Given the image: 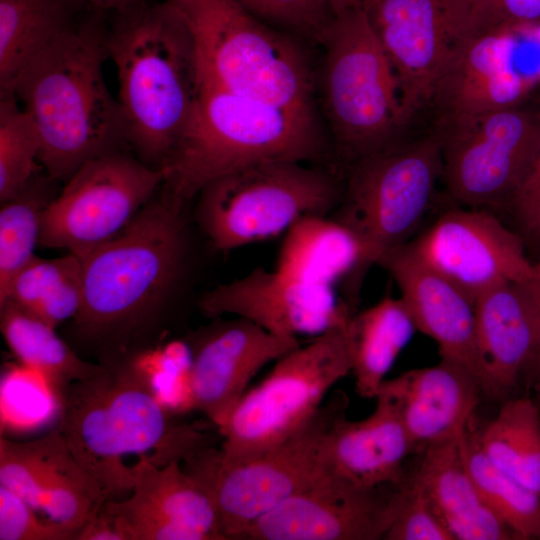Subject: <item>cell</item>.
I'll return each mask as SVG.
<instances>
[{
  "mask_svg": "<svg viewBox=\"0 0 540 540\" xmlns=\"http://www.w3.org/2000/svg\"><path fill=\"white\" fill-rule=\"evenodd\" d=\"M105 14L92 9L76 20L8 92L33 119L41 139L39 164L56 182H66L95 157L128 147L117 97L103 74L108 59Z\"/></svg>",
  "mask_w": 540,
  "mask_h": 540,
  "instance_id": "6da1fadb",
  "label": "cell"
},
{
  "mask_svg": "<svg viewBox=\"0 0 540 540\" xmlns=\"http://www.w3.org/2000/svg\"><path fill=\"white\" fill-rule=\"evenodd\" d=\"M184 204L162 188L119 234L81 259L77 336L121 350L159 313L184 270Z\"/></svg>",
  "mask_w": 540,
  "mask_h": 540,
  "instance_id": "7a4b0ae2",
  "label": "cell"
},
{
  "mask_svg": "<svg viewBox=\"0 0 540 540\" xmlns=\"http://www.w3.org/2000/svg\"><path fill=\"white\" fill-rule=\"evenodd\" d=\"M114 14L107 51L117 72L127 144L141 161L162 169L199 95L194 46L183 21L164 0H143Z\"/></svg>",
  "mask_w": 540,
  "mask_h": 540,
  "instance_id": "3957f363",
  "label": "cell"
},
{
  "mask_svg": "<svg viewBox=\"0 0 540 540\" xmlns=\"http://www.w3.org/2000/svg\"><path fill=\"white\" fill-rule=\"evenodd\" d=\"M272 160L336 165L320 117L200 85L187 126L162 168V188L186 203L216 178Z\"/></svg>",
  "mask_w": 540,
  "mask_h": 540,
  "instance_id": "277c9868",
  "label": "cell"
},
{
  "mask_svg": "<svg viewBox=\"0 0 540 540\" xmlns=\"http://www.w3.org/2000/svg\"><path fill=\"white\" fill-rule=\"evenodd\" d=\"M191 37L200 85L314 115L317 72L298 38L237 0H164Z\"/></svg>",
  "mask_w": 540,
  "mask_h": 540,
  "instance_id": "5b68a950",
  "label": "cell"
},
{
  "mask_svg": "<svg viewBox=\"0 0 540 540\" xmlns=\"http://www.w3.org/2000/svg\"><path fill=\"white\" fill-rule=\"evenodd\" d=\"M319 46L316 88L335 162L343 171L402 142L400 90L362 8L335 16Z\"/></svg>",
  "mask_w": 540,
  "mask_h": 540,
  "instance_id": "8992f818",
  "label": "cell"
},
{
  "mask_svg": "<svg viewBox=\"0 0 540 540\" xmlns=\"http://www.w3.org/2000/svg\"><path fill=\"white\" fill-rule=\"evenodd\" d=\"M443 161L437 136L402 141L343 170V191L329 215L356 239L360 256L342 282V299L356 312L363 281L387 251L409 242L433 206Z\"/></svg>",
  "mask_w": 540,
  "mask_h": 540,
  "instance_id": "52a82bcc",
  "label": "cell"
},
{
  "mask_svg": "<svg viewBox=\"0 0 540 540\" xmlns=\"http://www.w3.org/2000/svg\"><path fill=\"white\" fill-rule=\"evenodd\" d=\"M342 191L337 166L264 161L204 186L196 196V220L214 248L228 251L286 233L306 216L330 215Z\"/></svg>",
  "mask_w": 540,
  "mask_h": 540,
  "instance_id": "ba28073f",
  "label": "cell"
},
{
  "mask_svg": "<svg viewBox=\"0 0 540 540\" xmlns=\"http://www.w3.org/2000/svg\"><path fill=\"white\" fill-rule=\"evenodd\" d=\"M347 324L284 354L269 375L245 393L221 433L222 463L254 458L299 430L351 372Z\"/></svg>",
  "mask_w": 540,
  "mask_h": 540,
  "instance_id": "9c48e42d",
  "label": "cell"
},
{
  "mask_svg": "<svg viewBox=\"0 0 540 540\" xmlns=\"http://www.w3.org/2000/svg\"><path fill=\"white\" fill-rule=\"evenodd\" d=\"M349 398L337 390L294 434L246 461L222 463L211 449L193 466L209 484L224 540H241L245 530L281 502L305 489L324 472V449Z\"/></svg>",
  "mask_w": 540,
  "mask_h": 540,
  "instance_id": "30bf717a",
  "label": "cell"
},
{
  "mask_svg": "<svg viewBox=\"0 0 540 540\" xmlns=\"http://www.w3.org/2000/svg\"><path fill=\"white\" fill-rule=\"evenodd\" d=\"M445 192L470 208L509 204L540 151V107L436 119Z\"/></svg>",
  "mask_w": 540,
  "mask_h": 540,
  "instance_id": "8fae6325",
  "label": "cell"
},
{
  "mask_svg": "<svg viewBox=\"0 0 540 540\" xmlns=\"http://www.w3.org/2000/svg\"><path fill=\"white\" fill-rule=\"evenodd\" d=\"M163 182L162 169L125 149L87 161L46 206L40 245L84 258L119 234Z\"/></svg>",
  "mask_w": 540,
  "mask_h": 540,
  "instance_id": "7c38bea8",
  "label": "cell"
},
{
  "mask_svg": "<svg viewBox=\"0 0 540 540\" xmlns=\"http://www.w3.org/2000/svg\"><path fill=\"white\" fill-rule=\"evenodd\" d=\"M361 8L396 75L407 128L473 38L468 0H363Z\"/></svg>",
  "mask_w": 540,
  "mask_h": 540,
  "instance_id": "4fadbf2b",
  "label": "cell"
},
{
  "mask_svg": "<svg viewBox=\"0 0 540 540\" xmlns=\"http://www.w3.org/2000/svg\"><path fill=\"white\" fill-rule=\"evenodd\" d=\"M428 266L472 299L531 278L522 238L485 208H452L409 242Z\"/></svg>",
  "mask_w": 540,
  "mask_h": 540,
  "instance_id": "5bb4252c",
  "label": "cell"
},
{
  "mask_svg": "<svg viewBox=\"0 0 540 540\" xmlns=\"http://www.w3.org/2000/svg\"><path fill=\"white\" fill-rule=\"evenodd\" d=\"M398 486L355 487L324 473L258 518L241 540H379L396 514Z\"/></svg>",
  "mask_w": 540,
  "mask_h": 540,
  "instance_id": "9a60e30c",
  "label": "cell"
},
{
  "mask_svg": "<svg viewBox=\"0 0 540 540\" xmlns=\"http://www.w3.org/2000/svg\"><path fill=\"white\" fill-rule=\"evenodd\" d=\"M198 306L207 317H240L283 338L318 336L346 325L354 314L333 287L300 281L263 267L212 288L200 298Z\"/></svg>",
  "mask_w": 540,
  "mask_h": 540,
  "instance_id": "2e32d148",
  "label": "cell"
},
{
  "mask_svg": "<svg viewBox=\"0 0 540 540\" xmlns=\"http://www.w3.org/2000/svg\"><path fill=\"white\" fill-rule=\"evenodd\" d=\"M299 345L298 338L273 335L240 317L210 325L190 343L193 407L222 433L253 377Z\"/></svg>",
  "mask_w": 540,
  "mask_h": 540,
  "instance_id": "e0dca14e",
  "label": "cell"
},
{
  "mask_svg": "<svg viewBox=\"0 0 540 540\" xmlns=\"http://www.w3.org/2000/svg\"><path fill=\"white\" fill-rule=\"evenodd\" d=\"M101 363L105 401L127 455L165 465L173 460L185 463L208 448L200 430L169 414L132 354Z\"/></svg>",
  "mask_w": 540,
  "mask_h": 540,
  "instance_id": "ac0fdd59",
  "label": "cell"
},
{
  "mask_svg": "<svg viewBox=\"0 0 540 540\" xmlns=\"http://www.w3.org/2000/svg\"><path fill=\"white\" fill-rule=\"evenodd\" d=\"M376 265L397 284L417 330L435 341L441 359L478 379L475 300L424 263L408 242L387 251Z\"/></svg>",
  "mask_w": 540,
  "mask_h": 540,
  "instance_id": "d6986e66",
  "label": "cell"
},
{
  "mask_svg": "<svg viewBox=\"0 0 540 540\" xmlns=\"http://www.w3.org/2000/svg\"><path fill=\"white\" fill-rule=\"evenodd\" d=\"M378 391L397 406L415 454L430 446L459 441L472 427L483 397L476 376L446 359L386 379Z\"/></svg>",
  "mask_w": 540,
  "mask_h": 540,
  "instance_id": "ffe728a7",
  "label": "cell"
},
{
  "mask_svg": "<svg viewBox=\"0 0 540 540\" xmlns=\"http://www.w3.org/2000/svg\"><path fill=\"white\" fill-rule=\"evenodd\" d=\"M517 38L515 26L475 35L435 91L429 108L436 119L487 113L527 99L539 82L517 66Z\"/></svg>",
  "mask_w": 540,
  "mask_h": 540,
  "instance_id": "44dd1931",
  "label": "cell"
},
{
  "mask_svg": "<svg viewBox=\"0 0 540 540\" xmlns=\"http://www.w3.org/2000/svg\"><path fill=\"white\" fill-rule=\"evenodd\" d=\"M374 399L366 418L340 417L324 449V472L364 489L401 485L409 476L404 462L415 454L395 403L381 391Z\"/></svg>",
  "mask_w": 540,
  "mask_h": 540,
  "instance_id": "7402d4cb",
  "label": "cell"
},
{
  "mask_svg": "<svg viewBox=\"0 0 540 540\" xmlns=\"http://www.w3.org/2000/svg\"><path fill=\"white\" fill-rule=\"evenodd\" d=\"M475 330L483 397L502 403L517 396L538 355V342L516 284L499 285L475 299Z\"/></svg>",
  "mask_w": 540,
  "mask_h": 540,
  "instance_id": "603a6c76",
  "label": "cell"
},
{
  "mask_svg": "<svg viewBox=\"0 0 540 540\" xmlns=\"http://www.w3.org/2000/svg\"><path fill=\"white\" fill-rule=\"evenodd\" d=\"M183 463L173 460L157 465L139 457L132 466L131 496L107 500L111 511L149 517L167 525L176 540H224L209 484Z\"/></svg>",
  "mask_w": 540,
  "mask_h": 540,
  "instance_id": "cb8c5ba5",
  "label": "cell"
},
{
  "mask_svg": "<svg viewBox=\"0 0 540 540\" xmlns=\"http://www.w3.org/2000/svg\"><path fill=\"white\" fill-rule=\"evenodd\" d=\"M102 369L61 391L57 429L82 469L114 500L132 491L133 472L105 401Z\"/></svg>",
  "mask_w": 540,
  "mask_h": 540,
  "instance_id": "d4e9b609",
  "label": "cell"
},
{
  "mask_svg": "<svg viewBox=\"0 0 540 540\" xmlns=\"http://www.w3.org/2000/svg\"><path fill=\"white\" fill-rule=\"evenodd\" d=\"M412 477L429 498L454 540H515L476 487L460 440L428 447Z\"/></svg>",
  "mask_w": 540,
  "mask_h": 540,
  "instance_id": "484cf974",
  "label": "cell"
},
{
  "mask_svg": "<svg viewBox=\"0 0 540 540\" xmlns=\"http://www.w3.org/2000/svg\"><path fill=\"white\" fill-rule=\"evenodd\" d=\"M347 337L356 393L374 399L397 357L417 330L401 299L386 295L356 311L347 323Z\"/></svg>",
  "mask_w": 540,
  "mask_h": 540,
  "instance_id": "4316f807",
  "label": "cell"
},
{
  "mask_svg": "<svg viewBox=\"0 0 540 540\" xmlns=\"http://www.w3.org/2000/svg\"><path fill=\"white\" fill-rule=\"evenodd\" d=\"M354 236L329 215L306 216L286 233L275 269L300 281L333 287L359 261Z\"/></svg>",
  "mask_w": 540,
  "mask_h": 540,
  "instance_id": "83f0119b",
  "label": "cell"
},
{
  "mask_svg": "<svg viewBox=\"0 0 540 540\" xmlns=\"http://www.w3.org/2000/svg\"><path fill=\"white\" fill-rule=\"evenodd\" d=\"M80 0H0V94L76 20ZM85 5V4H84Z\"/></svg>",
  "mask_w": 540,
  "mask_h": 540,
  "instance_id": "f1b7e54d",
  "label": "cell"
},
{
  "mask_svg": "<svg viewBox=\"0 0 540 540\" xmlns=\"http://www.w3.org/2000/svg\"><path fill=\"white\" fill-rule=\"evenodd\" d=\"M3 338L20 364L40 373L58 395L70 384L99 372L102 364L85 361L55 328L10 301L0 304Z\"/></svg>",
  "mask_w": 540,
  "mask_h": 540,
  "instance_id": "f546056e",
  "label": "cell"
},
{
  "mask_svg": "<svg viewBox=\"0 0 540 540\" xmlns=\"http://www.w3.org/2000/svg\"><path fill=\"white\" fill-rule=\"evenodd\" d=\"M475 433L493 465L540 495V410L529 394L500 403L496 416Z\"/></svg>",
  "mask_w": 540,
  "mask_h": 540,
  "instance_id": "4dcf8cb0",
  "label": "cell"
},
{
  "mask_svg": "<svg viewBox=\"0 0 540 540\" xmlns=\"http://www.w3.org/2000/svg\"><path fill=\"white\" fill-rule=\"evenodd\" d=\"M83 300L82 261L68 253L35 256L11 281L0 304L10 301L56 328L78 314Z\"/></svg>",
  "mask_w": 540,
  "mask_h": 540,
  "instance_id": "1f68e13d",
  "label": "cell"
},
{
  "mask_svg": "<svg viewBox=\"0 0 540 540\" xmlns=\"http://www.w3.org/2000/svg\"><path fill=\"white\" fill-rule=\"evenodd\" d=\"M465 465L483 500L517 540L540 539V495L493 465L471 427L460 439Z\"/></svg>",
  "mask_w": 540,
  "mask_h": 540,
  "instance_id": "d6a6232c",
  "label": "cell"
},
{
  "mask_svg": "<svg viewBox=\"0 0 540 540\" xmlns=\"http://www.w3.org/2000/svg\"><path fill=\"white\" fill-rule=\"evenodd\" d=\"M53 179L40 172L0 209V298L13 278L36 256L43 212L55 195Z\"/></svg>",
  "mask_w": 540,
  "mask_h": 540,
  "instance_id": "836d02e7",
  "label": "cell"
},
{
  "mask_svg": "<svg viewBox=\"0 0 540 540\" xmlns=\"http://www.w3.org/2000/svg\"><path fill=\"white\" fill-rule=\"evenodd\" d=\"M38 129L12 93L0 94V202L19 194L42 170Z\"/></svg>",
  "mask_w": 540,
  "mask_h": 540,
  "instance_id": "e575fe53",
  "label": "cell"
},
{
  "mask_svg": "<svg viewBox=\"0 0 540 540\" xmlns=\"http://www.w3.org/2000/svg\"><path fill=\"white\" fill-rule=\"evenodd\" d=\"M69 452L58 429L32 441L0 439V486L40 510L43 491Z\"/></svg>",
  "mask_w": 540,
  "mask_h": 540,
  "instance_id": "d590c367",
  "label": "cell"
},
{
  "mask_svg": "<svg viewBox=\"0 0 540 540\" xmlns=\"http://www.w3.org/2000/svg\"><path fill=\"white\" fill-rule=\"evenodd\" d=\"M237 1L271 26L318 46L335 17L328 0Z\"/></svg>",
  "mask_w": 540,
  "mask_h": 540,
  "instance_id": "8d00e7d4",
  "label": "cell"
},
{
  "mask_svg": "<svg viewBox=\"0 0 540 540\" xmlns=\"http://www.w3.org/2000/svg\"><path fill=\"white\" fill-rule=\"evenodd\" d=\"M384 540H454L411 474L398 487L395 518Z\"/></svg>",
  "mask_w": 540,
  "mask_h": 540,
  "instance_id": "74e56055",
  "label": "cell"
},
{
  "mask_svg": "<svg viewBox=\"0 0 540 540\" xmlns=\"http://www.w3.org/2000/svg\"><path fill=\"white\" fill-rule=\"evenodd\" d=\"M9 489L0 486V540H72L77 534L49 518Z\"/></svg>",
  "mask_w": 540,
  "mask_h": 540,
  "instance_id": "f35d334b",
  "label": "cell"
},
{
  "mask_svg": "<svg viewBox=\"0 0 540 540\" xmlns=\"http://www.w3.org/2000/svg\"><path fill=\"white\" fill-rule=\"evenodd\" d=\"M475 35L501 26H528L540 22V0H468Z\"/></svg>",
  "mask_w": 540,
  "mask_h": 540,
  "instance_id": "ab89813d",
  "label": "cell"
},
{
  "mask_svg": "<svg viewBox=\"0 0 540 540\" xmlns=\"http://www.w3.org/2000/svg\"><path fill=\"white\" fill-rule=\"evenodd\" d=\"M509 205L523 232L540 244V151L514 192Z\"/></svg>",
  "mask_w": 540,
  "mask_h": 540,
  "instance_id": "60d3db41",
  "label": "cell"
},
{
  "mask_svg": "<svg viewBox=\"0 0 540 540\" xmlns=\"http://www.w3.org/2000/svg\"><path fill=\"white\" fill-rule=\"evenodd\" d=\"M76 540H124V537L116 527L112 516L102 505L81 528Z\"/></svg>",
  "mask_w": 540,
  "mask_h": 540,
  "instance_id": "b9f144b4",
  "label": "cell"
},
{
  "mask_svg": "<svg viewBox=\"0 0 540 540\" xmlns=\"http://www.w3.org/2000/svg\"><path fill=\"white\" fill-rule=\"evenodd\" d=\"M516 285L531 315L537 336L538 355L532 364L533 366L540 362V260L534 264L531 278Z\"/></svg>",
  "mask_w": 540,
  "mask_h": 540,
  "instance_id": "7bdbcfd3",
  "label": "cell"
},
{
  "mask_svg": "<svg viewBox=\"0 0 540 540\" xmlns=\"http://www.w3.org/2000/svg\"><path fill=\"white\" fill-rule=\"evenodd\" d=\"M93 9L104 12H119L128 9L143 0H80Z\"/></svg>",
  "mask_w": 540,
  "mask_h": 540,
  "instance_id": "ee69618b",
  "label": "cell"
},
{
  "mask_svg": "<svg viewBox=\"0 0 540 540\" xmlns=\"http://www.w3.org/2000/svg\"><path fill=\"white\" fill-rule=\"evenodd\" d=\"M524 384L529 391V395L540 396V362L530 368Z\"/></svg>",
  "mask_w": 540,
  "mask_h": 540,
  "instance_id": "f6af8a7d",
  "label": "cell"
},
{
  "mask_svg": "<svg viewBox=\"0 0 540 540\" xmlns=\"http://www.w3.org/2000/svg\"><path fill=\"white\" fill-rule=\"evenodd\" d=\"M334 16L340 15L347 11L361 8L363 0H328Z\"/></svg>",
  "mask_w": 540,
  "mask_h": 540,
  "instance_id": "bcb514c9",
  "label": "cell"
},
{
  "mask_svg": "<svg viewBox=\"0 0 540 540\" xmlns=\"http://www.w3.org/2000/svg\"><path fill=\"white\" fill-rule=\"evenodd\" d=\"M529 38L540 48V22L528 26H520ZM538 82L540 83V66L536 71Z\"/></svg>",
  "mask_w": 540,
  "mask_h": 540,
  "instance_id": "7dc6e473",
  "label": "cell"
},
{
  "mask_svg": "<svg viewBox=\"0 0 540 540\" xmlns=\"http://www.w3.org/2000/svg\"><path fill=\"white\" fill-rule=\"evenodd\" d=\"M531 396V395H530ZM534 402L537 404L539 410H540V396H531Z\"/></svg>",
  "mask_w": 540,
  "mask_h": 540,
  "instance_id": "c3c4849f",
  "label": "cell"
}]
</instances>
